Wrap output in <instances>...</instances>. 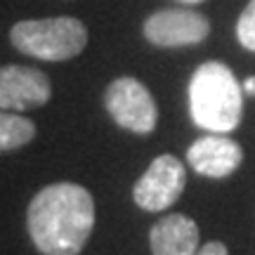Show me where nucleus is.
Returning a JSON list of instances; mask_svg holds the SVG:
<instances>
[{"label": "nucleus", "instance_id": "8", "mask_svg": "<svg viewBox=\"0 0 255 255\" xmlns=\"http://www.w3.org/2000/svg\"><path fill=\"white\" fill-rule=\"evenodd\" d=\"M187 161L194 173L210 177V180H222V177H229L241 165L244 149L232 137L210 132L206 137H199L187 149Z\"/></svg>", "mask_w": 255, "mask_h": 255}, {"label": "nucleus", "instance_id": "2", "mask_svg": "<svg viewBox=\"0 0 255 255\" xmlns=\"http://www.w3.org/2000/svg\"><path fill=\"white\" fill-rule=\"evenodd\" d=\"M189 114L199 128L218 135L237 130L244 114V88L227 64L203 62L191 73Z\"/></svg>", "mask_w": 255, "mask_h": 255}, {"label": "nucleus", "instance_id": "9", "mask_svg": "<svg viewBox=\"0 0 255 255\" xmlns=\"http://www.w3.org/2000/svg\"><path fill=\"white\" fill-rule=\"evenodd\" d=\"M149 246L154 255H196L199 225L182 213H170L151 227Z\"/></svg>", "mask_w": 255, "mask_h": 255}, {"label": "nucleus", "instance_id": "12", "mask_svg": "<svg viewBox=\"0 0 255 255\" xmlns=\"http://www.w3.org/2000/svg\"><path fill=\"white\" fill-rule=\"evenodd\" d=\"M196 255H229V251L222 241H208L206 246L199 248V253Z\"/></svg>", "mask_w": 255, "mask_h": 255}, {"label": "nucleus", "instance_id": "7", "mask_svg": "<svg viewBox=\"0 0 255 255\" xmlns=\"http://www.w3.org/2000/svg\"><path fill=\"white\" fill-rule=\"evenodd\" d=\"M52 97V83L36 66L7 64L0 66V111H26L47 104Z\"/></svg>", "mask_w": 255, "mask_h": 255}, {"label": "nucleus", "instance_id": "6", "mask_svg": "<svg viewBox=\"0 0 255 255\" xmlns=\"http://www.w3.org/2000/svg\"><path fill=\"white\" fill-rule=\"evenodd\" d=\"M210 21L194 9H158L144 21V38L156 47H187L203 43Z\"/></svg>", "mask_w": 255, "mask_h": 255}, {"label": "nucleus", "instance_id": "14", "mask_svg": "<svg viewBox=\"0 0 255 255\" xmlns=\"http://www.w3.org/2000/svg\"><path fill=\"white\" fill-rule=\"evenodd\" d=\"M180 2H187V5H196V2H203V0H180Z\"/></svg>", "mask_w": 255, "mask_h": 255}, {"label": "nucleus", "instance_id": "4", "mask_svg": "<svg viewBox=\"0 0 255 255\" xmlns=\"http://www.w3.org/2000/svg\"><path fill=\"white\" fill-rule=\"evenodd\" d=\"M104 107L114 123L123 130H130L135 135L154 132L158 109H156L151 92L137 78H130V76L116 78L104 92Z\"/></svg>", "mask_w": 255, "mask_h": 255}, {"label": "nucleus", "instance_id": "1", "mask_svg": "<svg viewBox=\"0 0 255 255\" xmlns=\"http://www.w3.org/2000/svg\"><path fill=\"white\" fill-rule=\"evenodd\" d=\"M26 227L43 255H81L95 227V199L81 184H47L28 203Z\"/></svg>", "mask_w": 255, "mask_h": 255}, {"label": "nucleus", "instance_id": "10", "mask_svg": "<svg viewBox=\"0 0 255 255\" xmlns=\"http://www.w3.org/2000/svg\"><path fill=\"white\" fill-rule=\"evenodd\" d=\"M36 137V126L14 111H0V151H12Z\"/></svg>", "mask_w": 255, "mask_h": 255}, {"label": "nucleus", "instance_id": "5", "mask_svg": "<svg viewBox=\"0 0 255 255\" xmlns=\"http://www.w3.org/2000/svg\"><path fill=\"white\" fill-rule=\"evenodd\" d=\"M187 184V168L173 154L156 156L146 173L137 180L132 189V199L142 210L161 213L170 208L175 201L182 196Z\"/></svg>", "mask_w": 255, "mask_h": 255}, {"label": "nucleus", "instance_id": "11", "mask_svg": "<svg viewBox=\"0 0 255 255\" xmlns=\"http://www.w3.org/2000/svg\"><path fill=\"white\" fill-rule=\"evenodd\" d=\"M237 38L239 43L255 52V0H251L246 9L241 12V17L237 21Z\"/></svg>", "mask_w": 255, "mask_h": 255}, {"label": "nucleus", "instance_id": "3", "mask_svg": "<svg viewBox=\"0 0 255 255\" xmlns=\"http://www.w3.org/2000/svg\"><path fill=\"white\" fill-rule=\"evenodd\" d=\"M9 40L19 52L33 59L66 62L85 50L88 28L76 17L26 19L9 28Z\"/></svg>", "mask_w": 255, "mask_h": 255}, {"label": "nucleus", "instance_id": "13", "mask_svg": "<svg viewBox=\"0 0 255 255\" xmlns=\"http://www.w3.org/2000/svg\"><path fill=\"white\" fill-rule=\"evenodd\" d=\"M244 90H246L248 95H255V76H251V78L244 83Z\"/></svg>", "mask_w": 255, "mask_h": 255}]
</instances>
